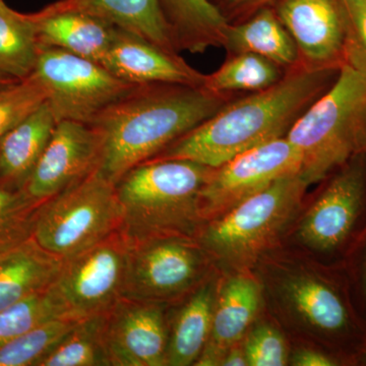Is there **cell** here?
Segmentation results:
<instances>
[{"label":"cell","mask_w":366,"mask_h":366,"mask_svg":"<svg viewBox=\"0 0 366 366\" xmlns=\"http://www.w3.org/2000/svg\"><path fill=\"white\" fill-rule=\"evenodd\" d=\"M340 69H289L269 88L229 101L153 159H183L217 168L255 147L285 137L305 110L333 86Z\"/></svg>","instance_id":"6da1fadb"},{"label":"cell","mask_w":366,"mask_h":366,"mask_svg":"<svg viewBox=\"0 0 366 366\" xmlns=\"http://www.w3.org/2000/svg\"><path fill=\"white\" fill-rule=\"evenodd\" d=\"M232 99L204 86H137L90 124L102 136L99 172L117 184L127 171L155 158Z\"/></svg>","instance_id":"7a4b0ae2"},{"label":"cell","mask_w":366,"mask_h":366,"mask_svg":"<svg viewBox=\"0 0 366 366\" xmlns=\"http://www.w3.org/2000/svg\"><path fill=\"white\" fill-rule=\"evenodd\" d=\"M215 168L183 159H152L115 184L119 232L127 242L154 237H197L204 225L199 199Z\"/></svg>","instance_id":"3957f363"},{"label":"cell","mask_w":366,"mask_h":366,"mask_svg":"<svg viewBox=\"0 0 366 366\" xmlns=\"http://www.w3.org/2000/svg\"><path fill=\"white\" fill-rule=\"evenodd\" d=\"M286 139L301 158L308 185L330 174L366 149V78L347 66L333 86L292 125Z\"/></svg>","instance_id":"277c9868"},{"label":"cell","mask_w":366,"mask_h":366,"mask_svg":"<svg viewBox=\"0 0 366 366\" xmlns=\"http://www.w3.org/2000/svg\"><path fill=\"white\" fill-rule=\"evenodd\" d=\"M308 187L300 174L277 180L225 215L202 226L197 242L207 254L229 266H249L292 220Z\"/></svg>","instance_id":"5b68a950"},{"label":"cell","mask_w":366,"mask_h":366,"mask_svg":"<svg viewBox=\"0 0 366 366\" xmlns=\"http://www.w3.org/2000/svg\"><path fill=\"white\" fill-rule=\"evenodd\" d=\"M122 208L114 183L98 169L41 204L33 236L66 259L119 231Z\"/></svg>","instance_id":"8992f818"},{"label":"cell","mask_w":366,"mask_h":366,"mask_svg":"<svg viewBox=\"0 0 366 366\" xmlns=\"http://www.w3.org/2000/svg\"><path fill=\"white\" fill-rule=\"evenodd\" d=\"M32 74L44 88L57 122L92 124L139 86L117 78L99 62L52 47H41Z\"/></svg>","instance_id":"52a82bcc"},{"label":"cell","mask_w":366,"mask_h":366,"mask_svg":"<svg viewBox=\"0 0 366 366\" xmlns=\"http://www.w3.org/2000/svg\"><path fill=\"white\" fill-rule=\"evenodd\" d=\"M129 247L117 231L64 259L51 288L67 319L104 315L122 298Z\"/></svg>","instance_id":"ba28073f"},{"label":"cell","mask_w":366,"mask_h":366,"mask_svg":"<svg viewBox=\"0 0 366 366\" xmlns=\"http://www.w3.org/2000/svg\"><path fill=\"white\" fill-rule=\"evenodd\" d=\"M327 179L298 236L320 254H346L366 226V154L354 156Z\"/></svg>","instance_id":"9c48e42d"},{"label":"cell","mask_w":366,"mask_h":366,"mask_svg":"<svg viewBox=\"0 0 366 366\" xmlns=\"http://www.w3.org/2000/svg\"><path fill=\"white\" fill-rule=\"evenodd\" d=\"M129 244L122 297L166 303L199 285L207 254L194 238L167 236Z\"/></svg>","instance_id":"30bf717a"},{"label":"cell","mask_w":366,"mask_h":366,"mask_svg":"<svg viewBox=\"0 0 366 366\" xmlns=\"http://www.w3.org/2000/svg\"><path fill=\"white\" fill-rule=\"evenodd\" d=\"M301 158L285 137L255 147L214 169L199 199L204 224L220 218L281 178L300 174Z\"/></svg>","instance_id":"8fae6325"},{"label":"cell","mask_w":366,"mask_h":366,"mask_svg":"<svg viewBox=\"0 0 366 366\" xmlns=\"http://www.w3.org/2000/svg\"><path fill=\"white\" fill-rule=\"evenodd\" d=\"M164 305L122 297L106 312L110 366L167 365L169 326Z\"/></svg>","instance_id":"7c38bea8"},{"label":"cell","mask_w":366,"mask_h":366,"mask_svg":"<svg viewBox=\"0 0 366 366\" xmlns=\"http://www.w3.org/2000/svg\"><path fill=\"white\" fill-rule=\"evenodd\" d=\"M102 146V136L92 125L57 122L26 192L40 203L57 196L98 169Z\"/></svg>","instance_id":"4fadbf2b"},{"label":"cell","mask_w":366,"mask_h":366,"mask_svg":"<svg viewBox=\"0 0 366 366\" xmlns=\"http://www.w3.org/2000/svg\"><path fill=\"white\" fill-rule=\"evenodd\" d=\"M273 7L295 41L300 66H344L346 20L341 0H278Z\"/></svg>","instance_id":"5bb4252c"},{"label":"cell","mask_w":366,"mask_h":366,"mask_svg":"<svg viewBox=\"0 0 366 366\" xmlns=\"http://www.w3.org/2000/svg\"><path fill=\"white\" fill-rule=\"evenodd\" d=\"M102 66L117 78L134 85L202 86L206 79V74L187 64L179 53L167 51L117 26Z\"/></svg>","instance_id":"9a60e30c"},{"label":"cell","mask_w":366,"mask_h":366,"mask_svg":"<svg viewBox=\"0 0 366 366\" xmlns=\"http://www.w3.org/2000/svg\"><path fill=\"white\" fill-rule=\"evenodd\" d=\"M261 288L252 278L236 276L217 293L211 333L197 366L222 365L226 354L242 340L261 307Z\"/></svg>","instance_id":"2e32d148"},{"label":"cell","mask_w":366,"mask_h":366,"mask_svg":"<svg viewBox=\"0 0 366 366\" xmlns=\"http://www.w3.org/2000/svg\"><path fill=\"white\" fill-rule=\"evenodd\" d=\"M41 14H90L170 52H178L158 0H59Z\"/></svg>","instance_id":"e0dca14e"},{"label":"cell","mask_w":366,"mask_h":366,"mask_svg":"<svg viewBox=\"0 0 366 366\" xmlns=\"http://www.w3.org/2000/svg\"><path fill=\"white\" fill-rule=\"evenodd\" d=\"M62 262L33 237L0 250V310L51 287Z\"/></svg>","instance_id":"ac0fdd59"},{"label":"cell","mask_w":366,"mask_h":366,"mask_svg":"<svg viewBox=\"0 0 366 366\" xmlns=\"http://www.w3.org/2000/svg\"><path fill=\"white\" fill-rule=\"evenodd\" d=\"M56 119L47 101L0 141V187H26L49 143Z\"/></svg>","instance_id":"d6986e66"},{"label":"cell","mask_w":366,"mask_h":366,"mask_svg":"<svg viewBox=\"0 0 366 366\" xmlns=\"http://www.w3.org/2000/svg\"><path fill=\"white\" fill-rule=\"evenodd\" d=\"M37 31L41 47L59 48L102 64L117 26L90 14H29Z\"/></svg>","instance_id":"ffe728a7"},{"label":"cell","mask_w":366,"mask_h":366,"mask_svg":"<svg viewBox=\"0 0 366 366\" xmlns=\"http://www.w3.org/2000/svg\"><path fill=\"white\" fill-rule=\"evenodd\" d=\"M222 47L227 54L261 55L286 71L300 66L297 47L273 6L262 7L244 20L229 24Z\"/></svg>","instance_id":"44dd1931"},{"label":"cell","mask_w":366,"mask_h":366,"mask_svg":"<svg viewBox=\"0 0 366 366\" xmlns=\"http://www.w3.org/2000/svg\"><path fill=\"white\" fill-rule=\"evenodd\" d=\"M178 52L197 54L222 47L229 26L212 0H158Z\"/></svg>","instance_id":"7402d4cb"},{"label":"cell","mask_w":366,"mask_h":366,"mask_svg":"<svg viewBox=\"0 0 366 366\" xmlns=\"http://www.w3.org/2000/svg\"><path fill=\"white\" fill-rule=\"evenodd\" d=\"M216 296L213 283L201 284L179 308L169 329L167 365H196L211 333Z\"/></svg>","instance_id":"603a6c76"},{"label":"cell","mask_w":366,"mask_h":366,"mask_svg":"<svg viewBox=\"0 0 366 366\" xmlns=\"http://www.w3.org/2000/svg\"><path fill=\"white\" fill-rule=\"evenodd\" d=\"M41 51L35 24L0 0V76L21 81L30 76Z\"/></svg>","instance_id":"cb8c5ba5"},{"label":"cell","mask_w":366,"mask_h":366,"mask_svg":"<svg viewBox=\"0 0 366 366\" xmlns=\"http://www.w3.org/2000/svg\"><path fill=\"white\" fill-rule=\"evenodd\" d=\"M286 69L261 55L230 53L217 71L206 74L204 86L213 93L232 96L236 92H259L278 83Z\"/></svg>","instance_id":"d4e9b609"},{"label":"cell","mask_w":366,"mask_h":366,"mask_svg":"<svg viewBox=\"0 0 366 366\" xmlns=\"http://www.w3.org/2000/svg\"><path fill=\"white\" fill-rule=\"evenodd\" d=\"M105 322L106 314L79 320L39 366H110Z\"/></svg>","instance_id":"484cf974"},{"label":"cell","mask_w":366,"mask_h":366,"mask_svg":"<svg viewBox=\"0 0 366 366\" xmlns=\"http://www.w3.org/2000/svg\"><path fill=\"white\" fill-rule=\"evenodd\" d=\"M79 322L59 317L34 327L0 348V366H39Z\"/></svg>","instance_id":"4316f807"},{"label":"cell","mask_w":366,"mask_h":366,"mask_svg":"<svg viewBox=\"0 0 366 366\" xmlns=\"http://www.w3.org/2000/svg\"><path fill=\"white\" fill-rule=\"evenodd\" d=\"M59 317L66 315L51 287L0 310V348L34 327Z\"/></svg>","instance_id":"83f0119b"},{"label":"cell","mask_w":366,"mask_h":366,"mask_svg":"<svg viewBox=\"0 0 366 366\" xmlns=\"http://www.w3.org/2000/svg\"><path fill=\"white\" fill-rule=\"evenodd\" d=\"M26 189L0 187V250L32 237L41 204Z\"/></svg>","instance_id":"f1b7e54d"},{"label":"cell","mask_w":366,"mask_h":366,"mask_svg":"<svg viewBox=\"0 0 366 366\" xmlns=\"http://www.w3.org/2000/svg\"><path fill=\"white\" fill-rule=\"evenodd\" d=\"M46 100L44 88L33 74L2 88L0 90V141Z\"/></svg>","instance_id":"f546056e"},{"label":"cell","mask_w":366,"mask_h":366,"mask_svg":"<svg viewBox=\"0 0 366 366\" xmlns=\"http://www.w3.org/2000/svg\"><path fill=\"white\" fill-rule=\"evenodd\" d=\"M345 13L344 66L366 78V0H341Z\"/></svg>","instance_id":"4dcf8cb0"},{"label":"cell","mask_w":366,"mask_h":366,"mask_svg":"<svg viewBox=\"0 0 366 366\" xmlns=\"http://www.w3.org/2000/svg\"><path fill=\"white\" fill-rule=\"evenodd\" d=\"M244 349L249 366H283L287 365V346L276 329L262 325L255 327L245 342Z\"/></svg>","instance_id":"1f68e13d"},{"label":"cell","mask_w":366,"mask_h":366,"mask_svg":"<svg viewBox=\"0 0 366 366\" xmlns=\"http://www.w3.org/2000/svg\"><path fill=\"white\" fill-rule=\"evenodd\" d=\"M353 259L351 257L349 287L355 291L356 300L360 305L366 317V226L352 245ZM351 247V249H352Z\"/></svg>","instance_id":"d6a6232c"},{"label":"cell","mask_w":366,"mask_h":366,"mask_svg":"<svg viewBox=\"0 0 366 366\" xmlns=\"http://www.w3.org/2000/svg\"><path fill=\"white\" fill-rule=\"evenodd\" d=\"M278 0H221L218 6L229 24L237 23L249 18L259 9L273 6Z\"/></svg>","instance_id":"836d02e7"},{"label":"cell","mask_w":366,"mask_h":366,"mask_svg":"<svg viewBox=\"0 0 366 366\" xmlns=\"http://www.w3.org/2000/svg\"><path fill=\"white\" fill-rule=\"evenodd\" d=\"M343 362L338 356H332L322 351L303 349L293 356L292 365L295 366H334Z\"/></svg>","instance_id":"e575fe53"},{"label":"cell","mask_w":366,"mask_h":366,"mask_svg":"<svg viewBox=\"0 0 366 366\" xmlns=\"http://www.w3.org/2000/svg\"><path fill=\"white\" fill-rule=\"evenodd\" d=\"M223 366H247V355H245L244 349L232 347L226 354L225 358L222 361Z\"/></svg>","instance_id":"d590c367"},{"label":"cell","mask_w":366,"mask_h":366,"mask_svg":"<svg viewBox=\"0 0 366 366\" xmlns=\"http://www.w3.org/2000/svg\"><path fill=\"white\" fill-rule=\"evenodd\" d=\"M362 361V362H366V335L365 341H363L362 345H361L360 351H358L357 356H356V360Z\"/></svg>","instance_id":"8d00e7d4"},{"label":"cell","mask_w":366,"mask_h":366,"mask_svg":"<svg viewBox=\"0 0 366 366\" xmlns=\"http://www.w3.org/2000/svg\"><path fill=\"white\" fill-rule=\"evenodd\" d=\"M14 79H9L6 78H1L0 76V90H1L2 88H4V86H9V84L14 83Z\"/></svg>","instance_id":"74e56055"},{"label":"cell","mask_w":366,"mask_h":366,"mask_svg":"<svg viewBox=\"0 0 366 366\" xmlns=\"http://www.w3.org/2000/svg\"><path fill=\"white\" fill-rule=\"evenodd\" d=\"M365 153L366 154V149H365Z\"/></svg>","instance_id":"f35d334b"}]
</instances>
